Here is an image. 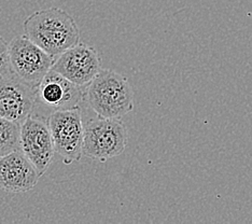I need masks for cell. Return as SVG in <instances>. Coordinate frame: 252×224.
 <instances>
[{
	"label": "cell",
	"mask_w": 252,
	"mask_h": 224,
	"mask_svg": "<svg viewBox=\"0 0 252 224\" xmlns=\"http://www.w3.org/2000/svg\"><path fill=\"white\" fill-rule=\"evenodd\" d=\"M23 26L25 36L54 59L80 41L76 21L61 8L38 10L27 17Z\"/></svg>",
	"instance_id": "cell-1"
},
{
	"label": "cell",
	"mask_w": 252,
	"mask_h": 224,
	"mask_svg": "<svg viewBox=\"0 0 252 224\" xmlns=\"http://www.w3.org/2000/svg\"><path fill=\"white\" fill-rule=\"evenodd\" d=\"M88 85V103L98 118L121 120L134 110V91L122 74L100 69Z\"/></svg>",
	"instance_id": "cell-2"
},
{
	"label": "cell",
	"mask_w": 252,
	"mask_h": 224,
	"mask_svg": "<svg viewBox=\"0 0 252 224\" xmlns=\"http://www.w3.org/2000/svg\"><path fill=\"white\" fill-rule=\"evenodd\" d=\"M127 140V128L122 121L98 118L84 126L82 153L91 160L105 163L121 155Z\"/></svg>",
	"instance_id": "cell-3"
},
{
	"label": "cell",
	"mask_w": 252,
	"mask_h": 224,
	"mask_svg": "<svg viewBox=\"0 0 252 224\" xmlns=\"http://www.w3.org/2000/svg\"><path fill=\"white\" fill-rule=\"evenodd\" d=\"M55 153L70 165L81 160L84 125L80 107L54 111L47 119Z\"/></svg>",
	"instance_id": "cell-4"
},
{
	"label": "cell",
	"mask_w": 252,
	"mask_h": 224,
	"mask_svg": "<svg viewBox=\"0 0 252 224\" xmlns=\"http://www.w3.org/2000/svg\"><path fill=\"white\" fill-rule=\"evenodd\" d=\"M10 69L15 77L37 90L45 74L52 68L54 57L28 39L25 34L9 43Z\"/></svg>",
	"instance_id": "cell-5"
},
{
	"label": "cell",
	"mask_w": 252,
	"mask_h": 224,
	"mask_svg": "<svg viewBox=\"0 0 252 224\" xmlns=\"http://www.w3.org/2000/svg\"><path fill=\"white\" fill-rule=\"evenodd\" d=\"M20 150L35 166L40 176L44 175L55 153L47 119L32 113L21 124Z\"/></svg>",
	"instance_id": "cell-6"
},
{
	"label": "cell",
	"mask_w": 252,
	"mask_h": 224,
	"mask_svg": "<svg viewBox=\"0 0 252 224\" xmlns=\"http://www.w3.org/2000/svg\"><path fill=\"white\" fill-rule=\"evenodd\" d=\"M82 100L81 86L70 82L51 69L36 90L32 113L47 111L51 114L54 111L77 108L81 105Z\"/></svg>",
	"instance_id": "cell-7"
},
{
	"label": "cell",
	"mask_w": 252,
	"mask_h": 224,
	"mask_svg": "<svg viewBox=\"0 0 252 224\" xmlns=\"http://www.w3.org/2000/svg\"><path fill=\"white\" fill-rule=\"evenodd\" d=\"M52 70L79 86L88 85L101 69L98 52L84 43H77L56 56Z\"/></svg>",
	"instance_id": "cell-8"
},
{
	"label": "cell",
	"mask_w": 252,
	"mask_h": 224,
	"mask_svg": "<svg viewBox=\"0 0 252 224\" xmlns=\"http://www.w3.org/2000/svg\"><path fill=\"white\" fill-rule=\"evenodd\" d=\"M35 99L36 90L12 71L0 74V117L22 124L32 113Z\"/></svg>",
	"instance_id": "cell-9"
},
{
	"label": "cell",
	"mask_w": 252,
	"mask_h": 224,
	"mask_svg": "<svg viewBox=\"0 0 252 224\" xmlns=\"http://www.w3.org/2000/svg\"><path fill=\"white\" fill-rule=\"evenodd\" d=\"M40 174L24 153L15 150L0 158V190L24 193L37 186Z\"/></svg>",
	"instance_id": "cell-10"
},
{
	"label": "cell",
	"mask_w": 252,
	"mask_h": 224,
	"mask_svg": "<svg viewBox=\"0 0 252 224\" xmlns=\"http://www.w3.org/2000/svg\"><path fill=\"white\" fill-rule=\"evenodd\" d=\"M21 124L0 117V158L20 150Z\"/></svg>",
	"instance_id": "cell-11"
},
{
	"label": "cell",
	"mask_w": 252,
	"mask_h": 224,
	"mask_svg": "<svg viewBox=\"0 0 252 224\" xmlns=\"http://www.w3.org/2000/svg\"><path fill=\"white\" fill-rule=\"evenodd\" d=\"M11 71L9 60V43L0 34V74Z\"/></svg>",
	"instance_id": "cell-12"
}]
</instances>
